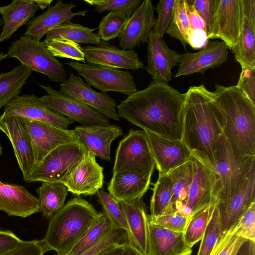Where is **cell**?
<instances>
[{
  "mask_svg": "<svg viewBox=\"0 0 255 255\" xmlns=\"http://www.w3.org/2000/svg\"><path fill=\"white\" fill-rule=\"evenodd\" d=\"M236 86L255 104V69L242 68L239 81Z\"/></svg>",
  "mask_w": 255,
  "mask_h": 255,
  "instance_id": "obj_52",
  "label": "cell"
},
{
  "mask_svg": "<svg viewBox=\"0 0 255 255\" xmlns=\"http://www.w3.org/2000/svg\"><path fill=\"white\" fill-rule=\"evenodd\" d=\"M190 218L175 212L165 214L153 219L149 218V222L170 230L184 233Z\"/></svg>",
  "mask_w": 255,
  "mask_h": 255,
  "instance_id": "obj_47",
  "label": "cell"
},
{
  "mask_svg": "<svg viewBox=\"0 0 255 255\" xmlns=\"http://www.w3.org/2000/svg\"><path fill=\"white\" fill-rule=\"evenodd\" d=\"M236 255H255V242L247 240L241 246Z\"/></svg>",
  "mask_w": 255,
  "mask_h": 255,
  "instance_id": "obj_56",
  "label": "cell"
},
{
  "mask_svg": "<svg viewBox=\"0 0 255 255\" xmlns=\"http://www.w3.org/2000/svg\"><path fill=\"white\" fill-rule=\"evenodd\" d=\"M150 0H144L128 18L119 37V46L124 50H133L147 42L156 19Z\"/></svg>",
  "mask_w": 255,
  "mask_h": 255,
  "instance_id": "obj_17",
  "label": "cell"
},
{
  "mask_svg": "<svg viewBox=\"0 0 255 255\" xmlns=\"http://www.w3.org/2000/svg\"><path fill=\"white\" fill-rule=\"evenodd\" d=\"M217 203L214 208L204 234L201 240V242L197 255H210L223 236Z\"/></svg>",
  "mask_w": 255,
  "mask_h": 255,
  "instance_id": "obj_42",
  "label": "cell"
},
{
  "mask_svg": "<svg viewBox=\"0 0 255 255\" xmlns=\"http://www.w3.org/2000/svg\"><path fill=\"white\" fill-rule=\"evenodd\" d=\"M155 167L145 131L130 129L117 147L113 174L130 172L146 175L153 173Z\"/></svg>",
  "mask_w": 255,
  "mask_h": 255,
  "instance_id": "obj_7",
  "label": "cell"
},
{
  "mask_svg": "<svg viewBox=\"0 0 255 255\" xmlns=\"http://www.w3.org/2000/svg\"><path fill=\"white\" fill-rule=\"evenodd\" d=\"M22 119L33 148L34 167L53 150L79 137L75 129H65L47 123Z\"/></svg>",
  "mask_w": 255,
  "mask_h": 255,
  "instance_id": "obj_11",
  "label": "cell"
},
{
  "mask_svg": "<svg viewBox=\"0 0 255 255\" xmlns=\"http://www.w3.org/2000/svg\"><path fill=\"white\" fill-rule=\"evenodd\" d=\"M79 137L62 144L51 151L24 180L32 182H61L88 151Z\"/></svg>",
  "mask_w": 255,
  "mask_h": 255,
  "instance_id": "obj_6",
  "label": "cell"
},
{
  "mask_svg": "<svg viewBox=\"0 0 255 255\" xmlns=\"http://www.w3.org/2000/svg\"><path fill=\"white\" fill-rule=\"evenodd\" d=\"M36 191L39 197V212L48 219L64 205L68 195L67 187L60 182H41Z\"/></svg>",
  "mask_w": 255,
  "mask_h": 255,
  "instance_id": "obj_33",
  "label": "cell"
},
{
  "mask_svg": "<svg viewBox=\"0 0 255 255\" xmlns=\"http://www.w3.org/2000/svg\"><path fill=\"white\" fill-rule=\"evenodd\" d=\"M50 53L56 57L71 59L85 63V54L79 43L70 40H52L42 42Z\"/></svg>",
  "mask_w": 255,
  "mask_h": 255,
  "instance_id": "obj_43",
  "label": "cell"
},
{
  "mask_svg": "<svg viewBox=\"0 0 255 255\" xmlns=\"http://www.w3.org/2000/svg\"><path fill=\"white\" fill-rule=\"evenodd\" d=\"M152 174L142 175L130 172L113 174L107 189L119 202L142 198L149 187Z\"/></svg>",
  "mask_w": 255,
  "mask_h": 255,
  "instance_id": "obj_30",
  "label": "cell"
},
{
  "mask_svg": "<svg viewBox=\"0 0 255 255\" xmlns=\"http://www.w3.org/2000/svg\"><path fill=\"white\" fill-rule=\"evenodd\" d=\"M236 234L255 242V202L251 204L239 221Z\"/></svg>",
  "mask_w": 255,
  "mask_h": 255,
  "instance_id": "obj_49",
  "label": "cell"
},
{
  "mask_svg": "<svg viewBox=\"0 0 255 255\" xmlns=\"http://www.w3.org/2000/svg\"><path fill=\"white\" fill-rule=\"evenodd\" d=\"M98 214L86 200L79 197L72 198L50 218L42 240L49 251L67 255L85 235Z\"/></svg>",
  "mask_w": 255,
  "mask_h": 255,
  "instance_id": "obj_4",
  "label": "cell"
},
{
  "mask_svg": "<svg viewBox=\"0 0 255 255\" xmlns=\"http://www.w3.org/2000/svg\"><path fill=\"white\" fill-rule=\"evenodd\" d=\"M0 130L11 143L24 180L34 167V157L30 139L22 118L8 115L3 112L0 116Z\"/></svg>",
  "mask_w": 255,
  "mask_h": 255,
  "instance_id": "obj_16",
  "label": "cell"
},
{
  "mask_svg": "<svg viewBox=\"0 0 255 255\" xmlns=\"http://www.w3.org/2000/svg\"><path fill=\"white\" fill-rule=\"evenodd\" d=\"M128 19L125 13L109 12L100 21L97 35L105 42L119 37Z\"/></svg>",
  "mask_w": 255,
  "mask_h": 255,
  "instance_id": "obj_41",
  "label": "cell"
},
{
  "mask_svg": "<svg viewBox=\"0 0 255 255\" xmlns=\"http://www.w3.org/2000/svg\"><path fill=\"white\" fill-rule=\"evenodd\" d=\"M68 79L60 83L59 91L82 102L107 118L119 121L115 100L107 93L98 92L84 82L81 76L69 72Z\"/></svg>",
  "mask_w": 255,
  "mask_h": 255,
  "instance_id": "obj_15",
  "label": "cell"
},
{
  "mask_svg": "<svg viewBox=\"0 0 255 255\" xmlns=\"http://www.w3.org/2000/svg\"><path fill=\"white\" fill-rule=\"evenodd\" d=\"M191 159L193 178L186 205L193 214L208 205L216 204L220 189L216 173L192 155Z\"/></svg>",
  "mask_w": 255,
  "mask_h": 255,
  "instance_id": "obj_14",
  "label": "cell"
},
{
  "mask_svg": "<svg viewBox=\"0 0 255 255\" xmlns=\"http://www.w3.org/2000/svg\"><path fill=\"white\" fill-rule=\"evenodd\" d=\"M208 41L207 34L205 30L191 29L188 36V44L192 48L196 50L201 49Z\"/></svg>",
  "mask_w": 255,
  "mask_h": 255,
  "instance_id": "obj_54",
  "label": "cell"
},
{
  "mask_svg": "<svg viewBox=\"0 0 255 255\" xmlns=\"http://www.w3.org/2000/svg\"><path fill=\"white\" fill-rule=\"evenodd\" d=\"M216 204L205 207L190 218L183 233L185 242L190 248L202 239Z\"/></svg>",
  "mask_w": 255,
  "mask_h": 255,
  "instance_id": "obj_38",
  "label": "cell"
},
{
  "mask_svg": "<svg viewBox=\"0 0 255 255\" xmlns=\"http://www.w3.org/2000/svg\"><path fill=\"white\" fill-rule=\"evenodd\" d=\"M0 211L8 216L26 218L39 212V200L23 186L0 180Z\"/></svg>",
  "mask_w": 255,
  "mask_h": 255,
  "instance_id": "obj_25",
  "label": "cell"
},
{
  "mask_svg": "<svg viewBox=\"0 0 255 255\" xmlns=\"http://www.w3.org/2000/svg\"><path fill=\"white\" fill-rule=\"evenodd\" d=\"M7 58V55L6 54L0 51V61L6 59Z\"/></svg>",
  "mask_w": 255,
  "mask_h": 255,
  "instance_id": "obj_60",
  "label": "cell"
},
{
  "mask_svg": "<svg viewBox=\"0 0 255 255\" xmlns=\"http://www.w3.org/2000/svg\"><path fill=\"white\" fill-rule=\"evenodd\" d=\"M65 64L75 69L87 84L103 93L113 91L129 96L137 91L134 78L128 71L77 61Z\"/></svg>",
  "mask_w": 255,
  "mask_h": 255,
  "instance_id": "obj_8",
  "label": "cell"
},
{
  "mask_svg": "<svg viewBox=\"0 0 255 255\" xmlns=\"http://www.w3.org/2000/svg\"><path fill=\"white\" fill-rule=\"evenodd\" d=\"M96 29L68 20L49 31L43 42H46L52 40H70L79 44H92L96 45L101 40L97 34L93 32Z\"/></svg>",
  "mask_w": 255,
  "mask_h": 255,
  "instance_id": "obj_32",
  "label": "cell"
},
{
  "mask_svg": "<svg viewBox=\"0 0 255 255\" xmlns=\"http://www.w3.org/2000/svg\"><path fill=\"white\" fill-rule=\"evenodd\" d=\"M185 93L167 83L152 81L117 106L120 118L163 137L182 140Z\"/></svg>",
  "mask_w": 255,
  "mask_h": 255,
  "instance_id": "obj_1",
  "label": "cell"
},
{
  "mask_svg": "<svg viewBox=\"0 0 255 255\" xmlns=\"http://www.w3.org/2000/svg\"><path fill=\"white\" fill-rule=\"evenodd\" d=\"M38 9L33 0H14L7 5L0 6L3 21L0 43L9 39L21 26L27 24Z\"/></svg>",
  "mask_w": 255,
  "mask_h": 255,
  "instance_id": "obj_31",
  "label": "cell"
},
{
  "mask_svg": "<svg viewBox=\"0 0 255 255\" xmlns=\"http://www.w3.org/2000/svg\"><path fill=\"white\" fill-rule=\"evenodd\" d=\"M194 8L205 23L207 37L214 15L216 0H187Z\"/></svg>",
  "mask_w": 255,
  "mask_h": 255,
  "instance_id": "obj_51",
  "label": "cell"
},
{
  "mask_svg": "<svg viewBox=\"0 0 255 255\" xmlns=\"http://www.w3.org/2000/svg\"><path fill=\"white\" fill-rule=\"evenodd\" d=\"M172 181L169 175L159 173L150 200V215L153 219L163 215L170 207L172 196Z\"/></svg>",
  "mask_w": 255,
  "mask_h": 255,
  "instance_id": "obj_37",
  "label": "cell"
},
{
  "mask_svg": "<svg viewBox=\"0 0 255 255\" xmlns=\"http://www.w3.org/2000/svg\"><path fill=\"white\" fill-rule=\"evenodd\" d=\"M75 130L88 150L100 158L111 161L112 142L123 133L122 128L114 125L77 126Z\"/></svg>",
  "mask_w": 255,
  "mask_h": 255,
  "instance_id": "obj_28",
  "label": "cell"
},
{
  "mask_svg": "<svg viewBox=\"0 0 255 255\" xmlns=\"http://www.w3.org/2000/svg\"><path fill=\"white\" fill-rule=\"evenodd\" d=\"M7 57L14 58L31 71L46 76L51 81L61 83L67 78L63 64L52 55L42 42L23 35L12 41L8 48Z\"/></svg>",
  "mask_w": 255,
  "mask_h": 255,
  "instance_id": "obj_5",
  "label": "cell"
},
{
  "mask_svg": "<svg viewBox=\"0 0 255 255\" xmlns=\"http://www.w3.org/2000/svg\"><path fill=\"white\" fill-rule=\"evenodd\" d=\"M255 164V156H236L226 139L215 165L220 189L217 203L226 201L238 190Z\"/></svg>",
  "mask_w": 255,
  "mask_h": 255,
  "instance_id": "obj_9",
  "label": "cell"
},
{
  "mask_svg": "<svg viewBox=\"0 0 255 255\" xmlns=\"http://www.w3.org/2000/svg\"><path fill=\"white\" fill-rule=\"evenodd\" d=\"M242 21V0H216L208 40L219 38L232 51L238 42Z\"/></svg>",
  "mask_w": 255,
  "mask_h": 255,
  "instance_id": "obj_12",
  "label": "cell"
},
{
  "mask_svg": "<svg viewBox=\"0 0 255 255\" xmlns=\"http://www.w3.org/2000/svg\"><path fill=\"white\" fill-rule=\"evenodd\" d=\"M183 233L163 228L149 222L148 248L146 255H191Z\"/></svg>",
  "mask_w": 255,
  "mask_h": 255,
  "instance_id": "obj_29",
  "label": "cell"
},
{
  "mask_svg": "<svg viewBox=\"0 0 255 255\" xmlns=\"http://www.w3.org/2000/svg\"><path fill=\"white\" fill-rule=\"evenodd\" d=\"M68 191L77 195H93L104 184L103 167L88 151L61 181Z\"/></svg>",
  "mask_w": 255,
  "mask_h": 255,
  "instance_id": "obj_13",
  "label": "cell"
},
{
  "mask_svg": "<svg viewBox=\"0 0 255 255\" xmlns=\"http://www.w3.org/2000/svg\"><path fill=\"white\" fill-rule=\"evenodd\" d=\"M144 131L159 173L167 174L191 158V153L182 140H171Z\"/></svg>",
  "mask_w": 255,
  "mask_h": 255,
  "instance_id": "obj_20",
  "label": "cell"
},
{
  "mask_svg": "<svg viewBox=\"0 0 255 255\" xmlns=\"http://www.w3.org/2000/svg\"><path fill=\"white\" fill-rule=\"evenodd\" d=\"M190 30L185 0H176L173 17L166 33L179 40L186 49Z\"/></svg>",
  "mask_w": 255,
  "mask_h": 255,
  "instance_id": "obj_39",
  "label": "cell"
},
{
  "mask_svg": "<svg viewBox=\"0 0 255 255\" xmlns=\"http://www.w3.org/2000/svg\"><path fill=\"white\" fill-rule=\"evenodd\" d=\"M22 241L11 231L0 230V254L14 249Z\"/></svg>",
  "mask_w": 255,
  "mask_h": 255,
  "instance_id": "obj_53",
  "label": "cell"
},
{
  "mask_svg": "<svg viewBox=\"0 0 255 255\" xmlns=\"http://www.w3.org/2000/svg\"><path fill=\"white\" fill-rule=\"evenodd\" d=\"M34 3L37 5L39 8L43 10L45 8L48 7L51 2H52V0H33Z\"/></svg>",
  "mask_w": 255,
  "mask_h": 255,
  "instance_id": "obj_59",
  "label": "cell"
},
{
  "mask_svg": "<svg viewBox=\"0 0 255 255\" xmlns=\"http://www.w3.org/2000/svg\"><path fill=\"white\" fill-rule=\"evenodd\" d=\"M224 136L237 157L255 156V104L236 86H215Z\"/></svg>",
  "mask_w": 255,
  "mask_h": 255,
  "instance_id": "obj_3",
  "label": "cell"
},
{
  "mask_svg": "<svg viewBox=\"0 0 255 255\" xmlns=\"http://www.w3.org/2000/svg\"><path fill=\"white\" fill-rule=\"evenodd\" d=\"M228 48L223 41H209L199 52H187L181 54V60L175 78L203 73L218 67L227 60Z\"/></svg>",
  "mask_w": 255,
  "mask_h": 255,
  "instance_id": "obj_21",
  "label": "cell"
},
{
  "mask_svg": "<svg viewBox=\"0 0 255 255\" xmlns=\"http://www.w3.org/2000/svg\"><path fill=\"white\" fill-rule=\"evenodd\" d=\"M47 93L40 100L49 108L82 126L110 125L107 118L82 102L54 89L38 84Z\"/></svg>",
  "mask_w": 255,
  "mask_h": 255,
  "instance_id": "obj_10",
  "label": "cell"
},
{
  "mask_svg": "<svg viewBox=\"0 0 255 255\" xmlns=\"http://www.w3.org/2000/svg\"><path fill=\"white\" fill-rule=\"evenodd\" d=\"M2 154V148L1 146V144L0 143V155H1Z\"/></svg>",
  "mask_w": 255,
  "mask_h": 255,
  "instance_id": "obj_61",
  "label": "cell"
},
{
  "mask_svg": "<svg viewBox=\"0 0 255 255\" xmlns=\"http://www.w3.org/2000/svg\"><path fill=\"white\" fill-rule=\"evenodd\" d=\"M76 6L72 1L65 3L62 0H57L45 12L29 20L24 35L40 41L49 31L63 22L70 20L75 16H85L87 12L86 10L77 12L72 10Z\"/></svg>",
  "mask_w": 255,
  "mask_h": 255,
  "instance_id": "obj_24",
  "label": "cell"
},
{
  "mask_svg": "<svg viewBox=\"0 0 255 255\" xmlns=\"http://www.w3.org/2000/svg\"><path fill=\"white\" fill-rule=\"evenodd\" d=\"M175 2L176 0H160L155 6L158 17L152 31L160 38H162L171 23Z\"/></svg>",
  "mask_w": 255,
  "mask_h": 255,
  "instance_id": "obj_46",
  "label": "cell"
},
{
  "mask_svg": "<svg viewBox=\"0 0 255 255\" xmlns=\"http://www.w3.org/2000/svg\"><path fill=\"white\" fill-rule=\"evenodd\" d=\"M128 240L126 231L114 229L108 235L87 252L80 255H97L108 248L113 245L121 244ZM57 255H67L57 254Z\"/></svg>",
  "mask_w": 255,
  "mask_h": 255,
  "instance_id": "obj_48",
  "label": "cell"
},
{
  "mask_svg": "<svg viewBox=\"0 0 255 255\" xmlns=\"http://www.w3.org/2000/svg\"><path fill=\"white\" fill-rule=\"evenodd\" d=\"M254 202H255V164L238 190L226 201L217 203L222 235L239 222Z\"/></svg>",
  "mask_w": 255,
  "mask_h": 255,
  "instance_id": "obj_18",
  "label": "cell"
},
{
  "mask_svg": "<svg viewBox=\"0 0 255 255\" xmlns=\"http://www.w3.org/2000/svg\"><path fill=\"white\" fill-rule=\"evenodd\" d=\"M123 255H146L129 242L128 240L123 243Z\"/></svg>",
  "mask_w": 255,
  "mask_h": 255,
  "instance_id": "obj_57",
  "label": "cell"
},
{
  "mask_svg": "<svg viewBox=\"0 0 255 255\" xmlns=\"http://www.w3.org/2000/svg\"><path fill=\"white\" fill-rule=\"evenodd\" d=\"M8 115L47 123L67 129L74 122L47 107L34 94H23L12 100L5 106Z\"/></svg>",
  "mask_w": 255,
  "mask_h": 255,
  "instance_id": "obj_19",
  "label": "cell"
},
{
  "mask_svg": "<svg viewBox=\"0 0 255 255\" xmlns=\"http://www.w3.org/2000/svg\"><path fill=\"white\" fill-rule=\"evenodd\" d=\"M98 12L105 11L125 13L128 18L141 3V0H85Z\"/></svg>",
  "mask_w": 255,
  "mask_h": 255,
  "instance_id": "obj_44",
  "label": "cell"
},
{
  "mask_svg": "<svg viewBox=\"0 0 255 255\" xmlns=\"http://www.w3.org/2000/svg\"><path fill=\"white\" fill-rule=\"evenodd\" d=\"M97 194L103 213L110 220L113 228L123 230L128 233V228L120 202L110 193L103 190H99Z\"/></svg>",
  "mask_w": 255,
  "mask_h": 255,
  "instance_id": "obj_40",
  "label": "cell"
},
{
  "mask_svg": "<svg viewBox=\"0 0 255 255\" xmlns=\"http://www.w3.org/2000/svg\"><path fill=\"white\" fill-rule=\"evenodd\" d=\"M238 223L223 235L210 255H236L243 244L247 240L236 234Z\"/></svg>",
  "mask_w": 255,
  "mask_h": 255,
  "instance_id": "obj_45",
  "label": "cell"
},
{
  "mask_svg": "<svg viewBox=\"0 0 255 255\" xmlns=\"http://www.w3.org/2000/svg\"><path fill=\"white\" fill-rule=\"evenodd\" d=\"M49 251L42 240L22 241L14 249L0 255H44Z\"/></svg>",
  "mask_w": 255,
  "mask_h": 255,
  "instance_id": "obj_50",
  "label": "cell"
},
{
  "mask_svg": "<svg viewBox=\"0 0 255 255\" xmlns=\"http://www.w3.org/2000/svg\"><path fill=\"white\" fill-rule=\"evenodd\" d=\"M242 2L241 33L232 51L242 68L255 69V0H242Z\"/></svg>",
  "mask_w": 255,
  "mask_h": 255,
  "instance_id": "obj_27",
  "label": "cell"
},
{
  "mask_svg": "<svg viewBox=\"0 0 255 255\" xmlns=\"http://www.w3.org/2000/svg\"><path fill=\"white\" fill-rule=\"evenodd\" d=\"M83 49L87 63L117 69L136 70L143 67L133 50H124L102 40L95 46L87 45Z\"/></svg>",
  "mask_w": 255,
  "mask_h": 255,
  "instance_id": "obj_22",
  "label": "cell"
},
{
  "mask_svg": "<svg viewBox=\"0 0 255 255\" xmlns=\"http://www.w3.org/2000/svg\"><path fill=\"white\" fill-rule=\"evenodd\" d=\"M223 116L214 92L202 84L185 93L182 140L193 156L215 172L226 138Z\"/></svg>",
  "mask_w": 255,
  "mask_h": 255,
  "instance_id": "obj_2",
  "label": "cell"
},
{
  "mask_svg": "<svg viewBox=\"0 0 255 255\" xmlns=\"http://www.w3.org/2000/svg\"><path fill=\"white\" fill-rule=\"evenodd\" d=\"M114 229L103 212L97 217L85 235L72 247L67 255H80L97 244Z\"/></svg>",
  "mask_w": 255,
  "mask_h": 255,
  "instance_id": "obj_35",
  "label": "cell"
},
{
  "mask_svg": "<svg viewBox=\"0 0 255 255\" xmlns=\"http://www.w3.org/2000/svg\"><path fill=\"white\" fill-rule=\"evenodd\" d=\"M147 61L145 70L153 81L171 80L172 69L179 63L181 54L171 50L166 43L151 31L147 41Z\"/></svg>",
  "mask_w": 255,
  "mask_h": 255,
  "instance_id": "obj_23",
  "label": "cell"
},
{
  "mask_svg": "<svg viewBox=\"0 0 255 255\" xmlns=\"http://www.w3.org/2000/svg\"><path fill=\"white\" fill-rule=\"evenodd\" d=\"M186 7L191 29H202L206 31L205 23L193 6L185 0Z\"/></svg>",
  "mask_w": 255,
  "mask_h": 255,
  "instance_id": "obj_55",
  "label": "cell"
},
{
  "mask_svg": "<svg viewBox=\"0 0 255 255\" xmlns=\"http://www.w3.org/2000/svg\"><path fill=\"white\" fill-rule=\"evenodd\" d=\"M31 72L21 64L8 72L0 74V110L19 96L22 87L26 83Z\"/></svg>",
  "mask_w": 255,
  "mask_h": 255,
  "instance_id": "obj_34",
  "label": "cell"
},
{
  "mask_svg": "<svg viewBox=\"0 0 255 255\" xmlns=\"http://www.w3.org/2000/svg\"><path fill=\"white\" fill-rule=\"evenodd\" d=\"M168 174L172 181V196L170 207L165 213H173L175 212L173 210L175 204L181 203L186 205L193 178L191 159L173 169Z\"/></svg>",
  "mask_w": 255,
  "mask_h": 255,
  "instance_id": "obj_36",
  "label": "cell"
},
{
  "mask_svg": "<svg viewBox=\"0 0 255 255\" xmlns=\"http://www.w3.org/2000/svg\"><path fill=\"white\" fill-rule=\"evenodd\" d=\"M123 243L113 245L108 248L97 255H123Z\"/></svg>",
  "mask_w": 255,
  "mask_h": 255,
  "instance_id": "obj_58",
  "label": "cell"
},
{
  "mask_svg": "<svg viewBox=\"0 0 255 255\" xmlns=\"http://www.w3.org/2000/svg\"><path fill=\"white\" fill-rule=\"evenodd\" d=\"M120 204L128 228L129 242L146 255L148 248L149 215L142 198L120 202Z\"/></svg>",
  "mask_w": 255,
  "mask_h": 255,
  "instance_id": "obj_26",
  "label": "cell"
},
{
  "mask_svg": "<svg viewBox=\"0 0 255 255\" xmlns=\"http://www.w3.org/2000/svg\"><path fill=\"white\" fill-rule=\"evenodd\" d=\"M3 24V21L2 19H0V28Z\"/></svg>",
  "mask_w": 255,
  "mask_h": 255,
  "instance_id": "obj_62",
  "label": "cell"
}]
</instances>
